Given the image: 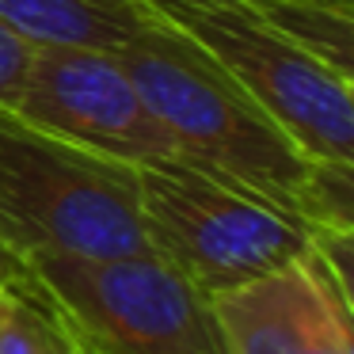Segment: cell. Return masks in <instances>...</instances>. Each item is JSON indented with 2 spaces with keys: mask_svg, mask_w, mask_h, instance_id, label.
Returning a JSON list of instances; mask_svg holds the SVG:
<instances>
[{
  "mask_svg": "<svg viewBox=\"0 0 354 354\" xmlns=\"http://www.w3.org/2000/svg\"><path fill=\"white\" fill-rule=\"evenodd\" d=\"M115 54L187 164L301 217L313 156L191 39L153 16Z\"/></svg>",
  "mask_w": 354,
  "mask_h": 354,
  "instance_id": "6da1fadb",
  "label": "cell"
},
{
  "mask_svg": "<svg viewBox=\"0 0 354 354\" xmlns=\"http://www.w3.org/2000/svg\"><path fill=\"white\" fill-rule=\"evenodd\" d=\"M0 244L24 263L153 252L138 168L62 141L0 107Z\"/></svg>",
  "mask_w": 354,
  "mask_h": 354,
  "instance_id": "7a4b0ae2",
  "label": "cell"
},
{
  "mask_svg": "<svg viewBox=\"0 0 354 354\" xmlns=\"http://www.w3.org/2000/svg\"><path fill=\"white\" fill-rule=\"evenodd\" d=\"M138 183L153 252L209 297L313 248V229L297 214L187 160L141 164Z\"/></svg>",
  "mask_w": 354,
  "mask_h": 354,
  "instance_id": "3957f363",
  "label": "cell"
},
{
  "mask_svg": "<svg viewBox=\"0 0 354 354\" xmlns=\"http://www.w3.org/2000/svg\"><path fill=\"white\" fill-rule=\"evenodd\" d=\"M35 293L95 354H229L214 301L156 252L31 259Z\"/></svg>",
  "mask_w": 354,
  "mask_h": 354,
  "instance_id": "277c9868",
  "label": "cell"
},
{
  "mask_svg": "<svg viewBox=\"0 0 354 354\" xmlns=\"http://www.w3.org/2000/svg\"><path fill=\"white\" fill-rule=\"evenodd\" d=\"M240 84L313 160L354 164L351 80L274 31L248 0H145Z\"/></svg>",
  "mask_w": 354,
  "mask_h": 354,
  "instance_id": "5b68a950",
  "label": "cell"
},
{
  "mask_svg": "<svg viewBox=\"0 0 354 354\" xmlns=\"http://www.w3.org/2000/svg\"><path fill=\"white\" fill-rule=\"evenodd\" d=\"M12 115L133 168L183 160L115 50L35 46Z\"/></svg>",
  "mask_w": 354,
  "mask_h": 354,
  "instance_id": "8992f818",
  "label": "cell"
},
{
  "mask_svg": "<svg viewBox=\"0 0 354 354\" xmlns=\"http://www.w3.org/2000/svg\"><path fill=\"white\" fill-rule=\"evenodd\" d=\"M351 297L308 248L209 301L229 354H354Z\"/></svg>",
  "mask_w": 354,
  "mask_h": 354,
  "instance_id": "52a82bcc",
  "label": "cell"
},
{
  "mask_svg": "<svg viewBox=\"0 0 354 354\" xmlns=\"http://www.w3.org/2000/svg\"><path fill=\"white\" fill-rule=\"evenodd\" d=\"M149 19L145 0H0V24L31 46L118 50Z\"/></svg>",
  "mask_w": 354,
  "mask_h": 354,
  "instance_id": "ba28073f",
  "label": "cell"
},
{
  "mask_svg": "<svg viewBox=\"0 0 354 354\" xmlns=\"http://www.w3.org/2000/svg\"><path fill=\"white\" fill-rule=\"evenodd\" d=\"M263 19L297 50L328 65L343 80L354 73V8L335 0H267L255 4Z\"/></svg>",
  "mask_w": 354,
  "mask_h": 354,
  "instance_id": "9c48e42d",
  "label": "cell"
},
{
  "mask_svg": "<svg viewBox=\"0 0 354 354\" xmlns=\"http://www.w3.org/2000/svg\"><path fill=\"white\" fill-rule=\"evenodd\" d=\"M0 354H69V331L35 290L0 297Z\"/></svg>",
  "mask_w": 354,
  "mask_h": 354,
  "instance_id": "30bf717a",
  "label": "cell"
},
{
  "mask_svg": "<svg viewBox=\"0 0 354 354\" xmlns=\"http://www.w3.org/2000/svg\"><path fill=\"white\" fill-rule=\"evenodd\" d=\"M301 221L308 229H351L354 232V164L351 160H313Z\"/></svg>",
  "mask_w": 354,
  "mask_h": 354,
  "instance_id": "8fae6325",
  "label": "cell"
},
{
  "mask_svg": "<svg viewBox=\"0 0 354 354\" xmlns=\"http://www.w3.org/2000/svg\"><path fill=\"white\" fill-rule=\"evenodd\" d=\"M31 42H24L16 31L0 24V107H12L19 95V84L27 77V62H31Z\"/></svg>",
  "mask_w": 354,
  "mask_h": 354,
  "instance_id": "7c38bea8",
  "label": "cell"
},
{
  "mask_svg": "<svg viewBox=\"0 0 354 354\" xmlns=\"http://www.w3.org/2000/svg\"><path fill=\"white\" fill-rule=\"evenodd\" d=\"M0 286H4V290H24V293L35 290L31 267H27V263L19 259L12 248H4V244H0Z\"/></svg>",
  "mask_w": 354,
  "mask_h": 354,
  "instance_id": "4fadbf2b",
  "label": "cell"
},
{
  "mask_svg": "<svg viewBox=\"0 0 354 354\" xmlns=\"http://www.w3.org/2000/svg\"><path fill=\"white\" fill-rule=\"evenodd\" d=\"M69 354H95L92 346H84V343H77V339L69 335Z\"/></svg>",
  "mask_w": 354,
  "mask_h": 354,
  "instance_id": "5bb4252c",
  "label": "cell"
},
{
  "mask_svg": "<svg viewBox=\"0 0 354 354\" xmlns=\"http://www.w3.org/2000/svg\"><path fill=\"white\" fill-rule=\"evenodd\" d=\"M335 4H346V8H354V0H335Z\"/></svg>",
  "mask_w": 354,
  "mask_h": 354,
  "instance_id": "9a60e30c",
  "label": "cell"
},
{
  "mask_svg": "<svg viewBox=\"0 0 354 354\" xmlns=\"http://www.w3.org/2000/svg\"><path fill=\"white\" fill-rule=\"evenodd\" d=\"M248 4H267V0H248Z\"/></svg>",
  "mask_w": 354,
  "mask_h": 354,
  "instance_id": "2e32d148",
  "label": "cell"
},
{
  "mask_svg": "<svg viewBox=\"0 0 354 354\" xmlns=\"http://www.w3.org/2000/svg\"><path fill=\"white\" fill-rule=\"evenodd\" d=\"M0 297H4V286H0Z\"/></svg>",
  "mask_w": 354,
  "mask_h": 354,
  "instance_id": "e0dca14e",
  "label": "cell"
}]
</instances>
